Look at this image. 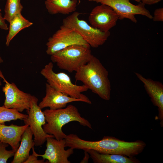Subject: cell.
Masks as SVG:
<instances>
[{
    "label": "cell",
    "mask_w": 163,
    "mask_h": 163,
    "mask_svg": "<svg viewBox=\"0 0 163 163\" xmlns=\"http://www.w3.org/2000/svg\"><path fill=\"white\" fill-rule=\"evenodd\" d=\"M74 146L75 149L84 151L93 150L101 153L118 154L133 157L141 153L146 144L140 140L128 142L114 137L105 136L102 139L97 141L86 140L78 137L75 140Z\"/></svg>",
    "instance_id": "1"
},
{
    "label": "cell",
    "mask_w": 163,
    "mask_h": 163,
    "mask_svg": "<svg viewBox=\"0 0 163 163\" xmlns=\"http://www.w3.org/2000/svg\"><path fill=\"white\" fill-rule=\"evenodd\" d=\"M89 45L75 44L68 46L51 55L52 62L69 72H77L93 56Z\"/></svg>",
    "instance_id": "4"
},
{
    "label": "cell",
    "mask_w": 163,
    "mask_h": 163,
    "mask_svg": "<svg viewBox=\"0 0 163 163\" xmlns=\"http://www.w3.org/2000/svg\"><path fill=\"white\" fill-rule=\"evenodd\" d=\"M137 78L143 84L145 89L153 104L158 107V118L161 126H163V85L161 82L150 78H146L140 74L136 72Z\"/></svg>",
    "instance_id": "14"
},
{
    "label": "cell",
    "mask_w": 163,
    "mask_h": 163,
    "mask_svg": "<svg viewBox=\"0 0 163 163\" xmlns=\"http://www.w3.org/2000/svg\"><path fill=\"white\" fill-rule=\"evenodd\" d=\"M162 0H141V2L145 5H152L160 2Z\"/></svg>",
    "instance_id": "26"
},
{
    "label": "cell",
    "mask_w": 163,
    "mask_h": 163,
    "mask_svg": "<svg viewBox=\"0 0 163 163\" xmlns=\"http://www.w3.org/2000/svg\"><path fill=\"white\" fill-rule=\"evenodd\" d=\"M1 78H2L3 80V82L6 80L5 78L4 77L3 74L0 69V86L2 85V83L1 81Z\"/></svg>",
    "instance_id": "28"
},
{
    "label": "cell",
    "mask_w": 163,
    "mask_h": 163,
    "mask_svg": "<svg viewBox=\"0 0 163 163\" xmlns=\"http://www.w3.org/2000/svg\"><path fill=\"white\" fill-rule=\"evenodd\" d=\"M27 116L13 109L7 108L3 106L0 107V123L18 120H23Z\"/></svg>",
    "instance_id": "20"
},
{
    "label": "cell",
    "mask_w": 163,
    "mask_h": 163,
    "mask_svg": "<svg viewBox=\"0 0 163 163\" xmlns=\"http://www.w3.org/2000/svg\"><path fill=\"white\" fill-rule=\"evenodd\" d=\"M3 62V60L1 57V56H0V64L2 63Z\"/></svg>",
    "instance_id": "29"
},
{
    "label": "cell",
    "mask_w": 163,
    "mask_h": 163,
    "mask_svg": "<svg viewBox=\"0 0 163 163\" xmlns=\"http://www.w3.org/2000/svg\"><path fill=\"white\" fill-rule=\"evenodd\" d=\"M152 19L155 22L163 21V8H159L156 9L154 11Z\"/></svg>",
    "instance_id": "23"
},
{
    "label": "cell",
    "mask_w": 163,
    "mask_h": 163,
    "mask_svg": "<svg viewBox=\"0 0 163 163\" xmlns=\"http://www.w3.org/2000/svg\"><path fill=\"white\" fill-rule=\"evenodd\" d=\"M80 14L76 11L72 13L63 19L62 25L76 31L90 47L97 48L103 45L110 36V31L103 32L92 27L80 19Z\"/></svg>",
    "instance_id": "6"
},
{
    "label": "cell",
    "mask_w": 163,
    "mask_h": 163,
    "mask_svg": "<svg viewBox=\"0 0 163 163\" xmlns=\"http://www.w3.org/2000/svg\"><path fill=\"white\" fill-rule=\"evenodd\" d=\"M85 151V155L83 158L80 163H88V159L90 157L89 154L86 151Z\"/></svg>",
    "instance_id": "27"
},
{
    "label": "cell",
    "mask_w": 163,
    "mask_h": 163,
    "mask_svg": "<svg viewBox=\"0 0 163 163\" xmlns=\"http://www.w3.org/2000/svg\"><path fill=\"white\" fill-rule=\"evenodd\" d=\"M29 126H18L12 124L9 126L0 123V141L9 145L12 149H18L23 133Z\"/></svg>",
    "instance_id": "15"
},
{
    "label": "cell",
    "mask_w": 163,
    "mask_h": 163,
    "mask_svg": "<svg viewBox=\"0 0 163 163\" xmlns=\"http://www.w3.org/2000/svg\"><path fill=\"white\" fill-rule=\"evenodd\" d=\"M32 154L30 155L27 160L24 162V163H46L45 161V160L43 159L41 160L38 159V157L36 156L32 150Z\"/></svg>",
    "instance_id": "24"
},
{
    "label": "cell",
    "mask_w": 163,
    "mask_h": 163,
    "mask_svg": "<svg viewBox=\"0 0 163 163\" xmlns=\"http://www.w3.org/2000/svg\"><path fill=\"white\" fill-rule=\"evenodd\" d=\"M46 149L43 155L38 154L35 151L33 146L32 149L35 155L41 157L43 159L48 160V163H70L68 158L74 153L73 149L66 147L65 139L58 140L54 137H49L46 139Z\"/></svg>",
    "instance_id": "11"
},
{
    "label": "cell",
    "mask_w": 163,
    "mask_h": 163,
    "mask_svg": "<svg viewBox=\"0 0 163 163\" xmlns=\"http://www.w3.org/2000/svg\"><path fill=\"white\" fill-rule=\"evenodd\" d=\"M38 99L32 95L29 109L27 110V117L23 119L25 124L29 126L34 136V146L42 145L47 138L54 137L53 136L46 133L43 126L46 123L44 114L37 104Z\"/></svg>",
    "instance_id": "8"
},
{
    "label": "cell",
    "mask_w": 163,
    "mask_h": 163,
    "mask_svg": "<svg viewBox=\"0 0 163 163\" xmlns=\"http://www.w3.org/2000/svg\"><path fill=\"white\" fill-rule=\"evenodd\" d=\"M9 31L6 39L5 44L8 46L13 39L22 30L28 27L33 24V23L25 18L19 13L14 16L9 22Z\"/></svg>",
    "instance_id": "19"
},
{
    "label": "cell",
    "mask_w": 163,
    "mask_h": 163,
    "mask_svg": "<svg viewBox=\"0 0 163 163\" xmlns=\"http://www.w3.org/2000/svg\"><path fill=\"white\" fill-rule=\"evenodd\" d=\"M75 44L89 45L76 31L62 24L49 38L46 43V52L51 56L68 46Z\"/></svg>",
    "instance_id": "9"
},
{
    "label": "cell",
    "mask_w": 163,
    "mask_h": 163,
    "mask_svg": "<svg viewBox=\"0 0 163 163\" xmlns=\"http://www.w3.org/2000/svg\"><path fill=\"white\" fill-rule=\"evenodd\" d=\"M53 65L50 62L40 71L41 74L46 79L47 83L56 90L73 98L81 99L89 104L91 102L86 96L82 94L88 88L84 85H78L73 84L69 76L63 72L56 73L53 70Z\"/></svg>",
    "instance_id": "5"
},
{
    "label": "cell",
    "mask_w": 163,
    "mask_h": 163,
    "mask_svg": "<svg viewBox=\"0 0 163 163\" xmlns=\"http://www.w3.org/2000/svg\"><path fill=\"white\" fill-rule=\"evenodd\" d=\"M23 7L20 0H7L4 18L8 22L16 14L21 13Z\"/></svg>",
    "instance_id": "21"
},
{
    "label": "cell",
    "mask_w": 163,
    "mask_h": 163,
    "mask_svg": "<svg viewBox=\"0 0 163 163\" xmlns=\"http://www.w3.org/2000/svg\"><path fill=\"white\" fill-rule=\"evenodd\" d=\"M1 0V1H3V0Z\"/></svg>",
    "instance_id": "30"
},
{
    "label": "cell",
    "mask_w": 163,
    "mask_h": 163,
    "mask_svg": "<svg viewBox=\"0 0 163 163\" xmlns=\"http://www.w3.org/2000/svg\"><path fill=\"white\" fill-rule=\"evenodd\" d=\"M33 133L28 126L21 136L20 145L15 152L11 163H24L30 155L29 152L34 145Z\"/></svg>",
    "instance_id": "16"
},
{
    "label": "cell",
    "mask_w": 163,
    "mask_h": 163,
    "mask_svg": "<svg viewBox=\"0 0 163 163\" xmlns=\"http://www.w3.org/2000/svg\"><path fill=\"white\" fill-rule=\"evenodd\" d=\"M119 19L116 12L111 7L103 4L93 8L88 17L90 25L104 32H109Z\"/></svg>",
    "instance_id": "10"
},
{
    "label": "cell",
    "mask_w": 163,
    "mask_h": 163,
    "mask_svg": "<svg viewBox=\"0 0 163 163\" xmlns=\"http://www.w3.org/2000/svg\"><path fill=\"white\" fill-rule=\"evenodd\" d=\"M0 28L2 30H7L8 29V24L5 22V20L2 16L1 10L0 8Z\"/></svg>",
    "instance_id": "25"
},
{
    "label": "cell",
    "mask_w": 163,
    "mask_h": 163,
    "mask_svg": "<svg viewBox=\"0 0 163 163\" xmlns=\"http://www.w3.org/2000/svg\"><path fill=\"white\" fill-rule=\"evenodd\" d=\"M78 3L77 0H45L44 4L51 14H68L75 11Z\"/></svg>",
    "instance_id": "17"
},
{
    "label": "cell",
    "mask_w": 163,
    "mask_h": 163,
    "mask_svg": "<svg viewBox=\"0 0 163 163\" xmlns=\"http://www.w3.org/2000/svg\"><path fill=\"white\" fill-rule=\"evenodd\" d=\"M111 7L117 13L119 19H129L136 23V15H141L152 19L153 16L145 7L141 0H89Z\"/></svg>",
    "instance_id": "7"
},
{
    "label": "cell",
    "mask_w": 163,
    "mask_h": 163,
    "mask_svg": "<svg viewBox=\"0 0 163 163\" xmlns=\"http://www.w3.org/2000/svg\"><path fill=\"white\" fill-rule=\"evenodd\" d=\"M43 112L46 121L43 126L44 131L57 140L66 138L67 135L62 131V127L72 121L78 122L81 125L92 129L90 122L82 117L77 108L72 105L63 108L46 109Z\"/></svg>",
    "instance_id": "3"
},
{
    "label": "cell",
    "mask_w": 163,
    "mask_h": 163,
    "mask_svg": "<svg viewBox=\"0 0 163 163\" xmlns=\"http://www.w3.org/2000/svg\"><path fill=\"white\" fill-rule=\"evenodd\" d=\"M75 101L85 102L82 99L71 97L56 90L46 83V95L38 105L41 109L47 107L56 109L64 108L67 104Z\"/></svg>",
    "instance_id": "13"
},
{
    "label": "cell",
    "mask_w": 163,
    "mask_h": 163,
    "mask_svg": "<svg viewBox=\"0 0 163 163\" xmlns=\"http://www.w3.org/2000/svg\"><path fill=\"white\" fill-rule=\"evenodd\" d=\"M4 82L5 84L2 87V91L5 99L3 106L20 112L28 110L32 95L20 90L14 83H10L6 80Z\"/></svg>",
    "instance_id": "12"
},
{
    "label": "cell",
    "mask_w": 163,
    "mask_h": 163,
    "mask_svg": "<svg viewBox=\"0 0 163 163\" xmlns=\"http://www.w3.org/2000/svg\"><path fill=\"white\" fill-rule=\"evenodd\" d=\"M76 81L82 82L88 89L106 101L110 99L111 85L108 72L99 60L93 56L82 66L75 75Z\"/></svg>",
    "instance_id": "2"
},
{
    "label": "cell",
    "mask_w": 163,
    "mask_h": 163,
    "mask_svg": "<svg viewBox=\"0 0 163 163\" xmlns=\"http://www.w3.org/2000/svg\"><path fill=\"white\" fill-rule=\"evenodd\" d=\"M94 163H139L140 161L135 157L115 154H103L93 150L86 151Z\"/></svg>",
    "instance_id": "18"
},
{
    "label": "cell",
    "mask_w": 163,
    "mask_h": 163,
    "mask_svg": "<svg viewBox=\"0 0 163 163\" xmlns=\"http://www.w3.org/2000/svg\"><path fill=\"white\" fill-rule=\"evenodd\" d=\"M9 145L0 141V163H6L8 159L14 156L16 151L8 150L6 148Z\"/></svg>",
    "instance_id": "22"
}]
</instances>
